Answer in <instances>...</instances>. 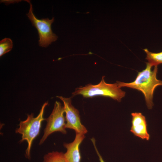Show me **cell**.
Instances as JSON below:
<instances>
[{"instance_id":"cell-1","label":"cell","mask_w":162,"mask_h":162,"mask_svg":"<svg viewBox=\"0 0 162 162\" xmlns=\"http://www.w3.org/2000/svg\"><path fill=\"white\" fill-rule=\"evenodd\" d=\"M152 67L148 62H146V68L138 72L135 80L131 82L116 81L120 88L127 87L141 92L144 95L146 106L149 109H151L154 105L153 99L155 89L158 86H162V80L157 78L158 66H154L152 70Z\"/></svg>"},{"instance_id":"cell-2","label":"cell","mask_w":162,"mask_h":162,"mask_svg":"<svg viewBox=\"0 0 162 162\" xmlns=\"http://www.w3.org/2000/svg\"><path fill=\"white\" fill-rule=\"evenodd\" d=\"M48 102H45L42 106L38 115L34 117V114L27 115L26 119L20 121L19 127L15 130L16 133L22 135L20 142L26 141L28 146L25 151V156L28 160L31 159V150L33 140L39 134L42 122L45 120L44 118V114L46 107Z\"/></svg>"},{"instance_id":"cell-3","label":"cell","mask_w":162,"mask_h":162,"mask_svg":"<svg viewBox=\"0 0 162 162\" xmlns=\"http://www.w3.org/2000/svg\"><path fill=\"white\" fill-rule=\"evenodd\" d=\"M104 76H102L100 82L98 84H89L84 86L76 88L72 93L73 96L81 95L84 98H92L97 96L106 97L118 102L125 96V92L122 90L116 82L108 83L104 80Z\"/></svg>"},{"instance_id":"cell-4","label":"cell","mask_w":162,"mask_h":162,"mask_svg":"<svg viewBox=\"0 0 162 162\" xmlns=\"http://www.w3.org/2000/svg\"><path fill=\"white\" fill-rule=\"evenodd\" d=\"M30 4L28 12L26 15L31 22L32 26L37 29L39 36V45L42 47H46L52 42L56 41L58 37L52 31L51 26L54 21V17L50 20L48 18L38 19L33 13L32 5L28 0H25Z\"/></svg>"},{"instance_id":"cell-5","label":"cell","mask_w":162,"mask_h":162,"mask_svg":"<svg viewBox=\"0 0 162 162\" xmlns=\"http://www.w3.org/2000/svg\"><path fill=\"white\" fill-rule=\"evenodd\" d=\"M64 107L60 102L56 101L51 114L45 119L46 124L39 145L43 144L48 136L54 132H60L64 134H67L65 118L64 115Z\"/></svg>"},{"instance_id":"cell-6","label":"cell","mask_w":162,"mask_h":162,"mask_svg":"<svg viewBox=\"0 0 162 162\" xmlns=\"http://www.w3.org/2000/svg\"><path fill=\"white\" fill-rule=\"evenodd\" d=\"M63 102L66 114V128L74 130L75 132L85 134L87 132L86 127L81 123L78 110L72 105L70 98L57 96Z\"/></svg>"},{"instance_id":"cell-7","label":"cell","mask_w":162,"mask_h":162,"mask_svg":"<svg viewBox=\"0 0 162 162\" xmlns=\"http://www.w3.org/2000/svg\"><path fill=\"white\" fill-rule=\"evenodd\" d=\"M131 126L130 131L134 135L142 140H148L150 135L147 130V124L145 117L139 112L131 113Z\"/></svg>"},{"instance_id":"cell-8","label":"cell","mask_w":162,"mask_h":162,"mask_svg":"<svg viewBox=\"0 0 162 162\" xmlns=\"http://www.w3.org/2000/svg\"><path fill=\"white\" fill-rule=\"evenodd\" d=\"M85 134L76 133L74 141L70 143L63 144L67 149L64 153L65 159L67 162H80L81 157L80 150V146L85 138Z\"/></svg>"},{"instance_id":"cell-9","label":"cell","mask_w":162,"mask_h":162,"mask_svg":"<svg viewBox=\"0 0 162 162\" xmlns=\"http://www.w3.org/2000/svg\"><path fill=\"white\" fill-rule=\"evenodd\" d=\"M143 50L146 55V59L152 66H158L162 64V51L154 53L149 51L147 49Z\"/></svg>"},{"instance_id":"cell-10","label":"cell","mask_w":162,"mask_h":162,"mask_svg":"<svg viewBox=\"0 0 162 162\" xmlns=\"http://www.w3.org/2000/svg\"><path fill=\"white\" fill-rule=\"evenodd\" d=\"M43 162H67L62 152L53 151L45 155Z\"/></svg>"},{"instance_id":"cell-11","label":"cell","mask_w":162,"mask_h":162,"mask_svg":"<svg viewBox=\"0 0 162 162\" xmlns=\"http://www.w3.org/2000/svg\"><path fill=\"white\" fill-rule=\"evenodd\" d=\"M13 47L12 40L8 38H5L0 41V56L10 51Z\"/></svg>"},{"instance_id":"cell-12","label":"cell","mask_w":162,"mask_h":162,"mask_svg":"<svg viewBox=\"0 0 162 162\" xmlns=\"http://www.w3.org/2000/svg\"><path fill=\"white\" fill-rule=\"evenodd\" d=\"M91 140L92 142V143L94 145V149L96 151L99 160L100 162H105L104 161V160L101 156V155L99 153L97 148L96 146V144H95V140L94 138H92L91 139Z\"/></svg>"}]
</instances>
